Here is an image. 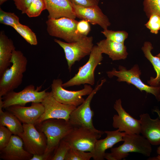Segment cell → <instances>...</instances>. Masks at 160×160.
Returning <instances> with one entry per match:
<instances>
[{
	"label": "cell",
	"instance_id": "obj_1",
	"mask_svg": "<svg viewBox=\"0 0 160 160\" xmlns=\"http://www.w3.org/2000/svg\"><path fill=\"white\" fill-rule=\"evenodd\" d=\"M12 64L0 76V97L14 90L21 84L26 71L28 60L20 50H14L11 61Z\"/></svg>",
	"mask_w": 160,
	"mask_h": 160
},
{
	"label": "cell",
	"instance_id": "obj_2",
	"mask_svg": "<svg viewBox=\"0 0 160 160\" xmlns=\"http://www.w3.org/2000/svg\"><path fill=\"white\" fill-rule=\"evenodd\" d=\"M36 126L38 130L44 133L47 137V146L44 154L51 159L52 153L61 140L75 127L68 121L56 119H47Z\"/></svg>",
	"mask_w": 160,
	"mask_h": 160
},
{
	"label": "cell",
	"instance_id": "obj_3",
	"mask_svg": "<svg viewBox=\"0 0 160 160\" xmlns=\"http://www.w3.org/2000/svg\"><path fill=\"white\" fill-rule=\"evenodd\" d=\"M124 143L119 146L112 148L110 153H106L108 160H121L127 157L130 153H138L150 156L152 152L151 145L140 134H127L123 137Z\"/></svg>",
	"mask_w": 160,
	"mask_h": 160
},
{
	"label": "cell",
	"instance_id": "obj_4",
	"mask_svg": "<svg viewBox=\"0 0 160 160\" xmlns=\"http://www.w3.org/2000/svg\"><path fill=\"white\" fill-rule=\"evenodd\" d=\"M103 59L102 53L97 45L94 46L87 62L80 67L78 73L72 78L62 84L65 88L76 85L88 84L93 86L95 83V71Z\"/></svg>",
	"mask_w": 160,
	"mask_h": 160
},
{
	"label": "cell",
	"instance_id": "obj_5",
	"mask_svg": "<svg viewBox=\"0 0 160 160\" xmlns=\"http://www.w3.org/2000/svg\"><path fill=\"white\" fill-rule=\"evenodd\" d=\"M104 133V132L98 130L95 131L83 127H75L63 139L71 148L92 153L96 141Z\"/></svg>",
	"mask_w": 160,
	"mask_h": 160
},
{
	"label": "cell",
	"instance_id": "obj_6",
	"mask_svg": "<svg viewBox=\"0 0 160 160\" xmlns=\"http://www.w3.org/2000/svg\"><path fill=\"white\" fill-rule=\"evenodd\" d=\"M41 87V86L35 89L34 85L30 84L20 92L10 91L0 97V105L5 109L13 105L25 106L30 102L41 103L47 92L46 89L40 91Z\"/></svg>",
	"mask_w": 160,
	"mask_h": 160
},
{
	"label": "cell",
	"instance_id": "obj_7",
	"mask_svg": "<svg viewBox=\"0 0 160 160\" xmlns=\"http://www.w3.org/2000/svg\"><path fill=\"white\" fill-rule=\"evenodd\" d=\"M78 22L66 17L48 19L46 22L47 31L50 36L62 39L67 43L73 42L83 36L77 32Z\"/></svg>",
	"mask_w": 160,
	"mask_h": 160
},
{
	"label": "cell",
	"instance_id": "obj_8",
	"mask_svg": "<svg viewBox=\"0 0 160 160\" xmlns=\"http://www.w3.org/2000/svg\"><path fill=\"white\" fill-rule=\"evenodd\" d=\"M119 71L113 68L107 72L108 76L112 78L113 76L118 77L119 82L124 81L128 84L134 85L141 92L143 91L154 95L158 101H160V85L157 87L149 86L145 84L140 79L141 73L138 66L135 65L130 70H127L124 66L120 65Z\"/></svg>",
	"mask_w": 160,
	"mask_h": 160
},
{
	"label": "cell",
	"instance_id": "obj_9",
	"mask_svg": "<svg viewBox=\"0 0 160 160\" xmlns=\"http://www.w3.org/2000/svg\"><path fill=\"white\" fill-rule=\"evenodd\" d=\"M92 36H83L79 40L72 43L64 42L55 39V41L63 49L68 68L71 70L72 65L87 55H89L93 46Z\"/></svg>",
	"mask_w": 160,
	"mask_h": 160
},
{
	"label": "cell",
	"instance_id": "obj_10",
	"mask_svg": "<svg viewBox=\"0 0 160 160\" xmlns=\"http://www.w3.org/2000/svg\"><path fill=\"white\" fill-rule=\"evenodd\" d=\"M106 80H102L100 84L96 85L92 92L81 105L71 113L68 121L74 127H83L96 131L93 124V111L90 107V103L94 95L101 88Z\"/></svg>",
	"mask_w": 160,
	"mask_h": 160
},
{
	"label": "cell",
	"instance_id": "obj_11",
	"mask_svg": "<svg viewBox=\"0 0 160 160\" xmlns=\"http://www.w3.org/2000/svg\"><path fill=\"white\" fill-rule=\"evenodd\" d=\"M63 81L60 79H54L51 85L52 95L58 102L65 104L77 107L85 99L82 96L89 95L93 90L90 85L85 84L84 88L78 91H69L63 88Z\"/></svg>",
	"mask_w": 160,
	"mask_h": 160
},
{
	"label": "cell",
	"instance_id": "obj_12",
	"mask_svg": "<svg viewBox=\"0 0 160 160\" xmlns=\"http://www.w3.org/2000/svg\"><path fill=\"white\" fill-rule=\"evenodd\" d=\"M41 103L44 108V111L34 125L39 124L50 119H63L68 121L71 112L77 107L62 103L54 98L51 92L47 94Z\"/></svg>",
	"mask_w": 160,
	"mask_h": 160
},
{
	"label": "cell",
	"instance_id": "obj_13",
	"mask_svg": "<svg viewBox=\"0 0 160 160\" xmlns=\"http://www.w3.org/2000/svg\"><path fill=\"white\" fill-rule=\"evenodd\" d=\"M23 126L24 132L21 138L25 150L32 155L44 154L47 146L45 135L34 124H23Z\"/></svg>",
	"mask_w": 160,
	"mask_h": 160
},
{
	"label": "cell",
	"instance_id": "obj_14",
	"mask_svg": "<svg viewBox=\"0 0 160 160\" xmlns=\"http://www.w3.org/2000/svg\"><path fill=\"white\" fill-rule=\"evenodd\" d=\"M113 108L117 113L113 118V128L127 134L140 133V120L134 118L125 111L122 106L120 99L116 100Z\"/></svg>",
	"mask_w": 160,
	"mask_h": 160
},
{
	"label": "cell",
	"instance_id": "obj_15",
	"mask_svg": "<svg viewBox=\"0 0 160 160\" xmlns=\"http://www.w3.org/2000/svg\"><path fill=\"white\" fill-rule=\"evenodd\" d=\"M71 4L76 17L79 18L86 20L92 25H98L103 30L108 29L111 25L108 18L98 5L84 7L72 3Z\"/></svg>",
	"mask_w": 160,
	"mask_h": 160
},
{
	"label": "cell",
	"instance_id": "obj_16",
	"mask_svg": "<svg viewBox=\"0 0 160 160\" xmlns=\"http://www.w3.org/2000/svg\"><path fill=\"white\" fill-rule=\"evenodd\" d=\"M5 109L15 116L23 124H34L44 111V107L41 103L33 102L28 107L13 105Z\"/></svg>",
	"mask_w": 160,
	"mask_h": 160
},
{
	"label": "cell",
	"instance_id": "obj_17",
	"mask_svg": "<svg viewBox=\"0 0 160 160\" xmlns=\"http://www.w3.org/2000/svg\"><path fill=\"white\" fill-rule=\"evenodd\" d=\"M23 145L20 137L12 135L8 145L0 150V159L4 160H30L33 155L24 149Z\"/></svg>",
	"mask_w": 160,
	"mask_h": 160
},
{
	"label": "cell",
	"instance_id": "obj_18",
	"mask_svg": "<svg viewBox=\"0 0 160 160\" xmlns=\"http://www.w3.org/2000/svg\"><path fill=\"white\" fill-rule=\"evenodd\" d=\"M140 133L152 145H160V119H151L148 113L140 116Z\"/></svg>",
	"mask_w": 160,
	"mask_h": 160
},
{
	"label": "cell",
	"instance_id": "obj_19",
	"mask_svg": "<svg viewBox=\"0 0 160 160\" xmlns=\"http://www.w3.org/2000/svg\"><path fill=\"white\" fill-rule=\"evenodd\" d=\"M104 132L107 134L106 137L103 139L98 140L95 144L92 153V158L94 160H104L106 150L111 148L116 143L123 141V137L126 134L119 131L118 129L115 131H106Z\"/></svg>",
	"mask_w": 160,
	"mask_h": 160
},
{
	"label": "cell",
	"instance_id": "obj_20",
	"mask_svg": "<svg viewBox=\"0 0 160 160\" xmlns=\"http://www.w3.org/2000/svg\"><path fill=\"white\" fill-rule=\"evenodd\" d=\"M48 11V19L63 17L75 19V13L69 0H44Z\"/></svg>",
	"mask_w": 160,
	"mask_h": 160
},
{
	"label": "cell",
	"instance_id": "obj_21",
	"mask_svg": "<svg viewBox=\"0 0 160 160\" xmlns=\"http://www.w3.org/2000/svg\"><path fill=\"white\" fill-rule=\"evenodd\" d=\"M97 44L102 54L108 55L113 60L125 59L128 55L127 48L124 43L106 39Z\"/></svg>",
	"mask_w": 160,
	"mask_h": 160
},
{
	"label": "cell",
	"instance_id": "obj_22",
	"mask_svg": "<svg viewBox=\"0 0 160 160\" xmlns=\"http://www.w3.org/2000/svg\"><path fill=\"white\" fill-rule=\"evenodd\" d=\"M15 50L13 41L3 31L0 33V76L11 63L12 53Z\"/></svg>",
	"mask_w": 160,
	"mask_h": 160
},
{
	"label": "cell",
	"instance_id": "obj_23",
	"mask_svg": "<svg viewBox=\"0 0 160 160\" xmlns=\"http://www.w3.org/2000/svg\"><path fill=\"white\" fill-rule=\"evenodd\" d=\"M0 106V125L8 128L14 135L21 138L23 133V124L14 115L6 111L4 112Z\"/></svg>",
	"mask_w": 160,
	"mask_h": 160
},
{
	"label": "cell",
	"instance_id": "obj_24",
	"mask_svg": "<svg viewBox=\"0 0 160 160\" xmlns=\"http://www.w3.org/2000/svg\"><path fill=\"white\" fill-rule=\"evenodd\" d=\"M153 49L152 44L147 41L144 42L142 47L145 56L152 65L156 73V77H151L148 83L150 86L157 87L160 85V59L152 55L151 50Z\"/></svg>",
	"mask_w": 160,
	"mask_h": 160
},
{
	"label": "cell",
	"instance_id": "obj_25",
	"mask_svg": "<svg viewBox=\"0 0 160 160\" xmlns=\"http://www.w3.org/2000/svg\"><path fill=\"white\" fill-rule=\"evenodd\" d=\"M29 44L36 45L38 42L35 33L28 26L20 23L15 25L13 27Z\"/></svg>",
	"mask_w": 160,
	"mask_h": 160
},
{
	"label": "cell",
	"instance_id": "obj_26",
	"mask_svg": "<svg viewBox=\"0 0 160 160\" xmlns=\"http://www.w3.org/2000/svg\"><path fill=\"white\" fill-rule=\"evenodd\" d=\"M101 33L106 39L121 43H124L128 36V33L125 31H113L107 29H104Z\"/></svg>",
	"mask_w": 160,
	"mask_h": 160
},
{
	"label": "cell",
	"instance_id": "obj_27",
	"mask_svg": "<svg viewBox=\"0 0 160 160\" xmlns=\"http://www.w3.org/2000/svg\"><path fill=\"white\" fill-rule=\"evenodd\" d=\"M46 9L44 0H33L25 14L29 17H36L39 16L42 11Z\"/></svg>",
	"mask_w": 160,
	"mask_h": 160
},
{
	"label": "cell",
	"instance_id": "obj_28",
	"mask_svg": "<svg viewBox=\"0 0 160 160\" xmlns=\"http://www.w3.org/2000/svg\"><path fill=\"white\" fill-rule=\"evenodd\" d=\"M92 157V154L90 152H86L71 148L64 160H89Z\"/></svg>",
	"mask_w": 160,
	"mask_h": 160
},
{
	"label": "cell",
	"instance_id": "obj_29",
	"mask_svg": "<svg viewBox=\"0 0 160 160\" xmlns=\"http://www.w3.org/2000/svg\"><path fill=\"white\" fill-rule=\"evenodd\" d=\"M143 10L148 18L152 15L160 16V0H143Z\"/></svg>",
	"mask_w": 160,
	"mask_h": 160
},
{
	"label": "cell",
	"instance_id": "obj_30",
	"mask_svg": "<svg viewBox=\"0 0 160 160\" xmlns=\"http://www.w3.org/2000/svg\"><path fill=\"white\" fill-rule=\"evenodd\" d=\"M0 23L13 27L19 23V18L14 13L6 12L0 8Z\"/></svg>",
	"mask_w": 160,
	"mask_h": 160
},
{
	"label": "cell",
	"instance_id": "obj_31",
	"mask_svg": "<svg viewBox=\"0 0 160 160\" xmlns=\"http://www.w3.org/2000/svg\"><path fill=\"white\" fill-rule=\"evenodd\" d=\"M70 148L69 144L63 139L55 150L54 155L51 157L50 160H64L66 154Z\"/></svg>",
	"mask_w": 160,
	"mask_h": 160
},
{
	"label": "cell",
	"instance_id": "obj_32",
	"mask_svg": "<svg viewBox=\"0 0 160 160\" xmlns=\"http://www.w3.org/2000/svg\"><path fill=\"white\" fill-rule=\"evenodd\" d=\"M148 18V21L145 25L150 30L151 33L157 34L160 30V16L157 14H153Z\"/></svg>",
	"mask_w": 160,
	"mask_h": 160
},
{
	"label": "cell",
	"instance_id": "obj_33",
	"mask_svg": "<svg viewBox=\"0 0 160 160\" xmlns=\"http://www.w3.org/2000/svg\"><path fill=\"white\" fill-rule=\"evenodd\" d=\"M12 134L7 127L0 125V150L8 145Z\"/></svg>",
	"mask_w": 160,
	"mask_h": 160
},
{
	"label": "cell",
	"instance_id": "obj_34",
	"mask_svg": "<svg viewBox=\"0 0 160 160\" xmlns=\"http://www.w3.org/2000/svg\"><path fill=\"white\" fill-rule=\"evenodd\" d=\"M77 30L80 35L87 36L91 30L89 23L86 20H81L78 22Z\"/></svg>",
	"mask_w": 160,
	"mask_h": 160
},
{
	"label": "cell",
	"instance_id": "obj_35",
	"mask_svg": "<svg viewBox=\"0 0 160 160\" xmlns=\"http://www.w3.org/2000/svg\"><path fill=\"white\" fill-rule=\"evenodd\" d=\"M76 5L88 7L98 5L100 0H69Z\"/></svg>",
	"mask_w": 160,
	"mask_h": 160
},
{
	"label": "cell",
	"instance_id": "obj_36",
	"mask_svg": "<svg viewBox=\"0 0 160 160\" xmlns=\"http://www.w3.org/2000/svg\"><path fill=\"white\" fill-rule=\"evenodd\" d=\"M17 8L25 14L27 9L33 0H13Z\"/></svg>",
	"mask_w": 160,
	"mask_h": 160
},
{
	"label": "cell",
	"instance_id": "obj_37",
	"mask_svg": "<svg viewBox=\"0 0 160 160\" xmlns=\"http://www.w3.org/2000/svg\"><path fill=\"white\" fill-rule=\"evenodd\" d=\"M50 157L44 154L42 155L33 154L30 160H50Z\"/></svg>",
	"mask_w": 160,
	"mask_h": 160
},
{
	"label": "cell",
	"instance_id": "obj_38",
	"mask_svg": "<svg viewBox=\"0 0 160 160\" xmlns=\"http://www.w3.org/2000/svg\"><path fill=\"white\" fill-rule=\"evenodd\" d=\"M153 112H156L158 116V117L160 119V110L158 108H156L153 110Z\"/></svg>",
	"mask_w": 160,
	"mask_h": 160
},
{
	"label": "cell",
	"instance_id": "obj_39",
	"mask_svg": "<svg viewBox=\"0 0 160 160\" xmlns=\"http://www.w3.org/2000/svg\"><path fill=\"white\" fill-rule=\"evenodd\" d=\"M8 0H0V4L1 5Z\"/></svg>",
	"mask_w": 160,
	"mask_h": 160
},
{
	"label": "cell",
	"instance_id": "obj_40",
	"mask_svg": "<svg viewBox=\"0 0 160 160\" xmlns=\"http://www.w3.org/2000/svg\"><path fill=\"white\" fill-rule=\"evenodd\" d=\"M156 56L159 57L160 59V52L157 54Z\"/></svg>",
	"mask_w": 160,
	"mask_h": 160
}]
</instances>
